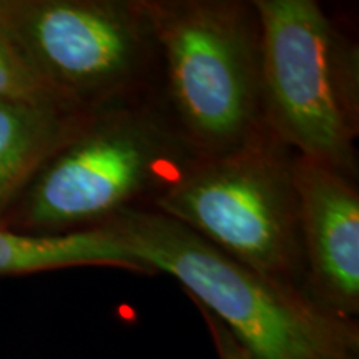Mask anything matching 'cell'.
<instances>
[{
	"mask_svg": "<svg viewBox=\"0 0 359 359\" xmlns=\"http://www.w3.org/2000/svg\"><path fill=\"white\" fill-rule=\"evenodd\" d=\"M143 2L175 130L196 156L240 145L264 123L262 27L253 2Z\"/></svg>",
	"mask_w": 359,
	"mask_h": 359,
	"instance_id": "3",
	"label": "cell"
},
{
	"mask_svg": "<svg viewBox=\"0 0 359 359\" xmlns=\"http://www.w3.org/2000/svg\"><path fill=\"white\" fill-rule=\"evenodd\" d=\"M198 309L206 327H208V333L212 336V343L215 346V351H217L218 359H253L248 354V351L233 338L230 331H228L217 318H213L212 314L206 313L205 309Z\"/></svg>",
	"mask_w": 359,
	"mask_h": 359,
	"instance_id": "11",
	"label": "cell"
},
{
	"mask_svg": "<svg viewBox=\"0 0 359 359\" xmlns=\"http://www.w3.org/2000/svg\"><path fill=\"white\" fill-rule=\"evenodd\" d=\"M263 118L294 155L358 173L359 50L316 0H255Z\"/></svg>",
	"mask_w": 359,
	"mask_h": 359,
	"instance_id": "4",
	"label": "cell"
},
{
	"mask_svg": "<svg viewBox=\"0 0 359 359\" xmlns=\"http://www.w3.org/2000/svg\"><path fill=\"white\" fill-rule=\"evenodd\" d=\"M0 102L67 107L6 30L0 27ZM74 110V109H70ZM79 111V110H77Z\"/></svg>",
	"mask_w": 359,
	"mask_h": 359,
	"instance_id": "10",
	"label": "cell"
},
{
	"mask_svg": "<svg viewBox=\"0 0 359 359\" xmlns=\"http://www.w3.org/2000/svg\"><path fill=\"white\" fill-rule=\"evenodd\" d=\"M150 273H167L253 359H359V325L303 286L228 257L155 210L130 208L103 224Z\"/></svg>",
	"mask_w": 359,
	"mask_h": 359,
	"instance_id": "1",
	"label": "cell"
},
{
	"mask_svg": "<svg viewBox=\"0 0 359 359\" xmlns=\"http://www.w3.org/2000/svg\"><path fill=\"white\" fill-rule=\"evenodd\" d=\"M11 4H12V0H0V22H2L4 17H6L7 11L11 8Z\"/></svg>",
	"mask_w": 359,
	"mask_h": 359,
	"instance_id": "12",
	"label": "cell"
},
{
	"mask_svg": "<svg viewBox=\"0 0 359 359\" xmlns=\"http://www.w3.org/2000/svg\"><path fill=\"white\" fill-rule=\"evenodd\" d=\"M293 158L263 123L235 148L193 158L154 210L236 262L304 288Z\"/></svg>",
	"mask_w": 359,
	"mask_h": 359,
	"instance_id": "5",
	"label": "cell"
},
{
	"mask_svg": "<svg viewBox=\"0 0 359 359\" xmlns=\"http://www.w3.org/2000/svg\"><path fill=\"white\" fill-rule=\"evenodd\" d=\"M193 158L151 107L127 100L93 110L13 203V224L40 235L103 226L147 196L154 201Z\"/></svg>",
	"mask_w": 359,
	"mask_h": 359,
	"instance_id": "2",
	"label": "cell"
},
{
	"mask_svg": "<svg viewBox=\"0 0 359 359\" xmlns=\"http://www.w3.org/2000/svg\"><path fill=\"white\" fill-rule=\"evenodd\" d=\"M0 27L79 111L132 100L158 58L143 0H12Z\"/></svg>",
	"mask_w": 359,
	"mask_h": 359,
	"instance_id": "6",
	"label": "cell"
},
{
	"mask_svg": "<svg viewBox=\"0 0 359 359\" xmlns=\"http://www.w3.org/2000/svg\"><path fill=\"white\" fill-rule=\"evenodd\" d=\"M77 266H109L151 275L123 241L105 226L40 235L0 224V276Z\"/></svg>",
	"mask_w": 359,
	"mask_h": 359,
	"instance_id": "9",
	"label": "cell"
},
{
	"mask_svg": "<svg viewBox=\"0 0 359 359\" xmlns=\"http://www.w3.org/2000/svg\"><path fill=\"white\" fill-rule=\"evenodd\" d=\"M304 290L349 320L359 313V193L353 178L294 155Z\"/></svg>",
	"mask_w": 359,
	"mask_h": 359,
	"instance_id": "7",
	"label": "cell"
},
{
	"mask_svg": "<svg viewBox=\"0 0 359 359\" xmlns=\"http://www.w3.org/2000/svg\"><path fill=\"white\" fill-rule=\"evenodd\" d=\"M90 111L0 102V218Z\"/></svg>",
	"mask_w": 359,
	"mask_h": 359,
	"instance_id": "8",
	"label": "cell"
}]
</instances>
